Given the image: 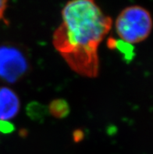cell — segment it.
<instances>
[{
	"label": "cell",
	"mask_w": 153,
	"mask_h": 154,
	"mask_svg": "<svg viewBox=\"0 0 153 154\" xmlns=\"http://www.w3.org/2000/svg\"><path fill=\"white\" fill-rule=\"evenodd\" d=\"M62 23L52 35V44L73 71L81 76H99V48L110 31L112 20L95 0H70L61 13Z\"/></svg>",
	"instance_id": "1"
},
{
	"label": "cell",
	"mask_w": 153,
	"mask_h": 154,
	"mask_svg": "<svg viewBox=\"0 0 153 154\" xmlns=\"http://www.w3.org/2000/svg\"><path fill=\"white\" fill-rule=\"evenodd\" d=\"M116 31L121 41L133 45L148 38L152 29L151 14L139 6H131L120 12L115 22Z\"/></svg>",
	"instance_id": "2"
},
{
	"label": "cell",
	"mask_w": 153,
	"mask_h": 154,
	"mask_svg": "<svg viewBox=\"0 0 153 154\" xmlns=\"http://www.w3.org/2000/svg\"><path fill=\"white\" fill-rule=\"evenodd\" d=\"M28 67V61L19 49L11 45L0 46V79L7 83L17 82Z\"/></svg>",
	"instance_id": "3"
},
{
	"label": "cell",
	"mask_w": 153,
	"mask_h": 154,
	"mask_svg": "<svg viewBox=\"0 0 153 154\" xmlns=\"http://www.w3.org/2000/svg\"><path fill=\"white\" fill-rule=\"evenodd\" d=\"M20 101L17 94L12 88L0 87V121H9L18 114Z\"/></svg>",
	"instance_id": "4"
},
{
	"label": "cell",
	"mask_w": 153,
	"mask_h": 154,
	"mask_svg": "<svg viewBox=\"0 0 153 154\" xmlns=\"http://www.w3.org/2000/svg\"><path fill=\"white\" fill-rule=\"evenodd\" d=\"M49 112L53 117L56 118H63L66 117L69 112V105L63 100H55L49 105Z\"/></svg>",
	"instance_id": "5"
},
{
	"label": "cell",
	"mask_w": 153,
	"mask_h": 154,
	"mask_svg": "<svg viewBox=\"0 0 153 154\" xmlns=\"http://www.w3.org/2000/svg\"><path fill=\"white\" fill-rule=\"evenodd\" d=\"M14 130V126L9 121H0V131L4 133H9L13 131Z\"/></svg>",
	"instance_id": "6"
},
{
	"label": "cell",
	"mask_w": 153,
	"mask_h": 154,
	"mask_svg": "<svg viewBox=\"0 0 153 154\" xmlns=\"http://www.w3.org/2000/svg\"><path fill=\"white\" fill-rule=\"evenodd\" d=\"M8 0H0V20H5V13L7 8Z\"/></svg>",
	"instance_id": "7"
}]
</instances>
